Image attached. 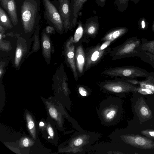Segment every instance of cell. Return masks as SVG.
Listing matches in <instances>:
<instances>
[{
	"instance_id": "cell-1",
	"label": "cell",
	"mask_w": 154,
	"mask_h": 154,
	"mask_svg": "<svg viewBox=\"0 0 154 154\" xmlns=\"http://www.w3.org/2000/svg\"><path fill=\"white\" fill-rule=\"evenodd\" d=\"M100 134L97 132L79 131L64 143L62 151L72 153H85L91 146L100 138Z\"/></svg>"
},
{
	"instance_id": "cell-2",
	"label": "cell",
	"mask_w": 154,
	"mask_h": 154,
	"mask_svg": "<svg viewBox=\"0 0 154 154\" xmlns=\"http://www.w3.org/2000/svg\"><path fill=\"white\" fill-rule=\"evenodd\" d=\"M97 111L103 125L106 126L115 125L119 121L122 114V101L119 98L109 96L100 102Z\"/></svg>"
},
{
	"instance_id": "cell-3",
	"label": "cell",
	"mask_w": 154,
	"mask_h": 154,
	"mask_svg": "<svg viewBox=\"0 0 154 154\" xmlns=\"http://www.w3.org/2000/svg\"><path fill=\"white\" fill-rule=\"evenodd\" d=\"M45 104L48 117L54 123L59 130H63V125L65 118L71 122L75 128L79 131L83 130L73 119L70 116L62 104L57 101L54 97L48 99H42Z\"/></svg>"
},
{
	"instance_id": "cell-4",
	"label": "cell",
	"mask_w": 154,
	"mask_h": 154,
	"mask_svg": "<svg viewBox=\"0 0 154 154\" xmlns=\"http://www.w3.org/2000/svg\"><path fill=\"white\" fill-rule=\"evenodd\" d=\"M40 0H24L21 8V21L25 29L29 31L40 19Z\"/></svg>"
},
{
	"instance_id": "cell-5",
	"label": "cell",
	"mask_w": 154,
	"mask_h": 154,
	"mask_svg": "<svg viewBox=\"0 0 154 154\" xmlns=\"http://www.w3.org/2000/svg\"><path fill=\"white\" fill-rule=\"evenodd\" d=\"M100 90L105 93L122 97L124 94L136 92L137 86L126 81L124 79L115 78L113 80H105L99 83Z\"/></svg>"
},
{
	"instance_id": "cell-6",
	"label": "cell",
	"mask_w": 154,
	"mask_h": 154,
	"mask_svg": "<svg viewBox=\"0 0 154 154\" xmlns=\"http://www.w3.org/2000/svg\"><path fill=\"white\" fill-rule=\"evenodd\" d=\"M108 137L114 143L120 140L134 147L143 149H154V141L152 140L139 134H120L113 131Z\"/></svg>"
},
{
	"instance_id": "cell-7",
	"label": "cell",
	"mask_w": 154,
	"mask_h": 154,
	"mask_svg": "<svg viewBox=\"0 0 154 154\" xmlns=\"http://www.w3.org/2000/svg\"><path fill=\"white\" fill-rule=\"evenodd\" d=\"M141 43V40L137 36L128 38L122 44L111 49L109 53L112 60L138 57L140 52L138 48Z\"/></svg>"
},
{
	"instance_id": "cell-8",
	"label": "cell",
	"mask_w": 154,
	"mask_h": 154,
	"mask_svg": "<svg viewBox=\"0 0 154 154\" xmlns=\"http://www.w3.org/2000/svg\"><path fill=\"white\" fill-rule=\"evenodd\" d=\"M149 72L142 68L133 66H126L110 68L103 71L101 74L105 76L123 79L146 78Z\"/></svg>"
},
{
	"instance_id": "cell-9",
	"label": "cell",
	"mask_w": 154,
	"mask_h": 154,
	"mask_svg": "<svg viewBox=\"0 0 154 154\" xmlns=\"http://www.w3.org/2000/svg\"><path fill=\"white\" fill-rule=\"evenodd\" d=\"M44 7L43 16L50 25L57 30L62 32L64 29L63 22L55 6L50 0H42Z\"/></svg>"
},
{
	"instance_id": "cell-10",
	"label": "cell",
	"mask_w": 154,
	"mask_h": 154,
	"mask_svg": "<svg viewBox=\"0 0 154 154\" xmlns=\"http://www.w3.org/2000/svg\"><path fill=\"white\" fill-rule=\"evenodd\" d=\"M101 44L94 46L90 47L85 51V71H87L98 64L111 50L110 47L101 50Z\"/></svg>"
},
{
	"instance_id": "cell-11",
	"label": "cell",
	"mask_w": 154,
	"mask_h": 154,
	"mask_svg": "<svg viewBox=\"0 0 154 154\" xmlns=\"http://www.w3.org/2000/svg\"><path fill=\"white\" fill-rule=\"evenodd\" d=\"M57 9L63 22L65 31L70 26V0H53L51 1Z\"/></svg>"
},
{
	"instance_id": "cell-12",
	"label": "cell",
	"mask_w": 154,
	"mask_h": 154,
	"mask_svg": "<svg viewBox=\"0 0 154 154\" xmlns=\"http://www.w3.org/2000/svg\"><path fill=\"white\" fill-rule=\"evenodd\" d=\"M134 107L140 122H143L152 118V112L143 97L138 99Z\"/></svg>"
},
{
	"instance_id": "cell-13",
	"label": "cell",
	"mask_w": 154,
	"mask_h": 154,
	"mask_svg": "<svg viewBox=\"0 0 154 154\" xmlns=\"http://www.w3.org/2000/svg\"><path fill=\"white\" fill-rule=\"evenodd\" d=\"M88 0H70V26L71 30L77 25L78 19L82 15L81 11L85 3Z\"/></svg>"
},
{
	"instance_id": "cell-14",
	"label": "cell",
	"mask_w": 154,
	"mask_h": 154,
	"mask_svg": "<svg viewBox=\"0 0 154 154\" xmlns=\"http://www.w3.org/2000/svg\"><path fill=\"white\" fill-rule=\"evenodd\" d=\"M46 125L41 132L42 136L48 142L57 144L59 140V137L55 125L48 117L46 120Z\"/></svg>"
},
{
	"instance_id": "cell-15",
	"label": "cell",
	"mask_w": 154,
	"mask_h": 154,
	"mask_svg": "<svg viewBox=\"0 0 154 154\" xmlns=\"http://www.w3.org/2000/svg\"><path fill=\"white\" fill-rule=\"evenodd\" d=\"M100 24L97 16L91 17L87 19L83 24V36L87 38H95L99 28Z\"/></svg>"
},
{
	"instance_id": "cell-16",
	"label": "cell",
	"mask_w": 154,
	"mask_h": 154,
	"mask_svg": "<svg viewBox=\"0 0 154 154\" xmlns=\"http://www.w3.org/2000/svg\"><path fill=\"white\" fill-rule=\"evenodd\" d=\"M24 116L26 122V126L32 138L35 141L38 140V123L34 116L27 109L25 111Z\"/></svg>"
},
{
	"instance_id": "cell-17",
	"label": "cell",
	"mask_w": 154,
	"mask_h": 154,
	"mask_svg": "<svg viewBox=\"0 0 154 154\" xmlns=\"http://www.w3.org/2000/svg\"><path fill=\"white\" fill-rule=\"evenodd\" d=\"M75 61L78 75L81 76L84 73L85 62V53L81 44L75 47Z\"/></svg>"
},
{
	"instance_id": "cell-18",
	"label": "cell",
	"mask_w": 154,
	"mask_h": 154,
	"mask_svg": "<svg viewBox=\"0 0 154 154\" xmlns=\"http://www.w3.org/2000/svg\"><path fill=\"white\" fill-rule=\"evenodd\" d=\"M1 5L8 13L13 24L16 25L18 23L17 9L14 0H0Z\"/></svg>"
},
{
	"instance_id": "cell-19",
	"label": "cell",
	"mask_w": 154,
	"mask_h": 154,
	"mask_svg": "<svg viewBox=\"0 0 154 154\" xmlns=\"http://www.w3.org/2000/svg\"><path fill=\"white\" fill-rule=\"evenodd\" d=\"M117 143H100L95 144L93 147V151L96 152L95 153L123 154L117 149Z\"/></svg>"
},
{
	"instance_id": "cell-20",
	"label": "cell",
	"mask_w": 154,
	"mask_h": 154,
	"mask_svg": "<svg viewBox=\"0 0 154 154\" xmlns=\"http://www.w3.org/2000/svg\"><path fill=\"white\" fill-rule=\"evenodd\" d=\"M126 81L135 85L146 88L154 92V72H150L148 76L143 80L135 79H124Z\"/></svg>"
},
{
	"instance_id": "cell-21",
	"label": "cell",
	"mask_w": 154,
	"mask_h": 154,
	"mask_svg": "<svg viewBox=\"0 0 154 154\" xmlns=\"http://www.w3.org/2000/svg\"><path fill=\"white\" fill-rule=\"evenodd\" d=\"M75 42L73 38L72 37L67 45L68 50L67 52L66 56L71 68L73 72L75 79L77 81L78 80V75L75 61V47L73 44Z\"/></svg>"
},
{
	"instance_id": "cell-22",
	"label": "cell",
	"mask_w": 154,
	"mask_h": 154,
	"mask_svg": "<svg viewBox=\"0 0 154 154\" xmlns=\"http://www.w3.org/2000/svg\"><path fill=\"white\" fill-rule=\"evenodd\" d=\"M128 30V28L124 27L113 28L106 32L101 40L103 42L110 41L112 42L124 35Z\"/></svg>"
},
{
	"instance_id": "cell-23",
	"label": "cell",
	"mask_w": 154,
	"mask_h": 154,
	"mask_svg": "<svg viewBox=\"0 0 154 154\" xmlns=\"http://www.w3.org/2000/svg\"><path fill=\"white\" fill-rule=\"evenodd\" d=\"M138 51H147L154 54V40L149 41L145 38L141 40Z\"/></svg>"
},
{
	"instance_id": "cell-24",
	"label": "cell",
	"mask_w": 154,
	"mask_h": 154,
	"mask_svg": "<svg viewBox=\"0 0 154 154\" xmlns=\"http://www.w3.org/2000/svg\"><path fill=\"white\" fill-rule=\"evenodd\" d=\"M138 57L154 68V54L147 51H140Z\"/></svg>"
},
{
	"instance_id": "cell-25",
	"label": "cell",
	"mask_w": 154,
	"mask_h": 154,
	"mask_svg": "<svg viewBox=\"0 0 154 154\" xmlns=\"http://www.w3.org/2000/svg\"><path fill=\"white\" fill-rule=\"evenodd\" d=\"M140 1V0H115L114 3L117 7L118 11L121 12H123L127 10L129 1L137 4Z\"/></svg>"
},
{
	"instance_id": "cell-26",
	"label": "cell",
	"mask_w": 154,
	"mask_h": 154,
	"mask_svg": "<svg viewBox=\"0 0 154 154\" xmlns=\"http://www.w3.org/2000/svg\"><path fill=\"white\" fill-rule=\"evenodd\" d=\"M0 23L2 26L7 28H11L13 26L10 19L1 7H0Z\"/></svg>"
},
{
	"instance_id": "cell-27",
	"label": "cell",
	"mask_w": 154,
	"mask_h": 154,
	"mask_svg": "<svg viewBox=\"0 0 154 154\" xmlns=\"http://www.w3.org/2000/svg\"><path fill=\"white\" fill-rule=\"evenodd\" d=\"M77 24L78 26L75 31L73 37L75 43L78 42L83 35V24L81 20L78 21Z\"/></svg>"
},
{
	"instance_id": "cell-28",
	"label": "cell",
	"mask_w": 154,
	"mask_h": 154,
	"mask_svg": "<svg viewBox=\"0 0 154 154\" xmlns=\"http://www.w3.org/2000/svg\"><path fill=\"white\" fill-rule=\"evenodd\" d=\"M32 143H34L33 142L29 137H23L19 141V147L26 149L29 147H31Z\"/></svg>"
},
{
	"instance_id": "cell-29",
	"label": "cell",
	"mask_w": 154,
	"mask_h": 154,
	"mask_svg": "<svg viewBox=\"0 0 154 154\" xmlns=\"http://www.w3.org/2000/svg\"><path fill=\"white\" fill-rule=\"evenodd\" d=\"M138 28L143 30L147 29L149 25V23L147 20L144 17H142L139 19L137 23Z\"/></svg>"
},
{
	"instance_id": "cell-30",
	"label": "cell",
	"mask_w": 154,
	"mask_h": 154,
	"mask_svg": "<svg viewBox=\"0 0 154 154\" xmlns=\"http://www.w3.org/2000/svg\"><path fill=\"white\" fill-rule=\"evenodd\" d=\"M136 92L144 95H151L154 94V92L148 89L137 87Z\"/></svg>"
},
{
	"instance_id": "cell-31",
	"label": "cell",
	"mask_w": 154,
	"mask_h": 154,
	"mask_svg": "<svg viewBox=\"0 0 154 154\" xmlns=\"http://www.w3.org/2000/svg\"><path fill=\"white\" fill-rule=\"evenodd\" d=\"M141 133L148 137L154 138V130H144L141 131Z\"/></svg>"
},
{
	"instance_id": "cell-32",
	"label": "cell",
	"mask_w": 154,
	"mask_h": 154,
	"mask_svg": "<svg viewBox=\"0 0 154 154\" xmlns=\"http://www.w3.org/2000/svg\"><path fill=\"white\" fill-rule=\"evenodd\" d=\"M46 125V120L44 119L40 120L38 123V131L41 132Z\"/></svg>"
},
{
	"instance_id": "cell-33",
	"label": "cell",
	"mask_w": 154,
	"mask_h": 154,
	"mask_svg": "<svg viewBox=\"0 0 154 154\" xmlns=\"http://www.w3.org/2000/svg\"><path fill=\"white\" fill-rule=\"evenodd\" d=\"M78 91L80 95L83 97L88 95V92L86 89L84 87H80L79 88Z\"/></svg>"
},
{
	"instance_id": "cell-34",
	"label": "cell",
	"mask_w": 154,
	"mask_h": 154,
	"mask_svg": "<svg viewBox=\"0 0 154 154\" xmlns=\"http://www.w3.org/2000/svg\"><path fill=\"white\" fill-rule=\"evenodd\" d=\"M112 42L110 41H106L104 42L101 44L100 48L101 50L104 49L106 48L110 45Z\"/></svg>"
},
{
	"instance_id": "cell-35",
	"label": "cell",
	"mask_w": 154,
	"mask_h": 154,
	"mask_svg": "<svg viewBox=\"0 0 154 154\" xmlns=\"http://www.w3.org/2000/svg\"><path fill=\"white\" fill-rule=\"evenodd\" d=\"M97 5L102 8L105 5L106 0H95Z\"/></svg>"
},
{
	"instance_id": "cell-36",
	"label": "cell",
	"mask_w": 154,
	"mask_h": 154,
	"mask_svg": "<svg viewBox=\"0 0 154 154\" xmlns=\"http://www.w3.org/2000/svg\"><path fill=\"white\" fill-rule=\"evenodd\" d=\"M44 48L46 49H49L50 47V43L48 40L44 41L43 43Z\"/></svg>"
},
{
	"instance_id": "cell-37",
	"label": "cell",
	"mask_w": 154,
	"mask_h": 154,
	"mask_svg": "<svg viewBox=\"0 0 154 154\" xmlns=\"http://www.w3.org/2000/svg\"><path fill=\"white\" fill-rule=\"evenodd\" d=\"M22 51L21 49L18 48L17 49L16 52V57L17 58H19L21 56Z\"/></svg>"
},
{
	"instance_id": "cell-38",
	"label": "cell",
	"mask_w": 154,
	"mask_h": 154,
	"mask_svg": "<svg viewBox=\"0 0 154 154\" xmlns=\"http://www.w3.org/2000/svg\"><path fill=\"white\" fill-rule=\"evenodd\" d=\"M54 30V28L51 26H48L46 28V30L48 32H51Z\"/></svg>"
},
{
	"instance_id": "cell-39",
	"label": "cell",
	"mask_w": 154,
	"mask_h": 154,
	"mask_svg": "<svg viewBox=\"0 0 154 154\" xmlns=\"http://www.w3.org/2000/svg\"><path fill=\"white\" fill-rule=\"evenodd\" d=\"M152 31L154 32V20L152 23Z\"/></svg>"
},
{
	"instance_id": "cell-40",
	"label": "cell",
	"mask_w": 154,
	"mask_h": 154,
	"mask_svg": "<svg viewBox=\"0 0 154 154\" xmlns=\"http://www.w3.org/2000/svg\"></svg>"
},
{
	"instance_id": "cell-41",
	"label": "cell",
	"mask_w": 154,
	"mask_h": 154,
	"mask_svg": "<svg viewBox=\"0 0 154 154\" xmlns=\"http://www.w3.org/2000/svg\"><path fill=\"white\" fill-rule=\"evenodd\" d=\"M154 1V0H153Z\"/></svg>"
}]
</instances>
